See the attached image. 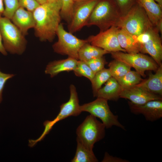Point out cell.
Instances as JSON below:
<instances>
[{
    "label": "cell",
    "mask_w": 162,
    "mask_h": 162,
    "mask_svg": "<svg viewBox=\"0 0 162 162\" xmlns=\"http://www.w3.org/2000/svg\"><path fill=\"white\" fill-rule=\"evenodd\" d=\"M62 0L40 4L32 12L35 21L34 35L41 41L52 42L60 23Z\"/></svg>",
    "instance_id": "cell-1"
},
{
    "label": "cell",
    "mask_w": 162,
    "mask_h": 162,
    "mask_svg": "<svg viewBox=\"0 0 162 162\" xmlns=\"http://www.w3.org/2000/svg\"><path fill=\"white\" fill-rule=\"evenodd\" d=\"M122 16L114 0H99L94 8L86 26H95L100 31L116 26Z\"/></svg>",
    "instance_id": "cell-2"
},
{
    "label": "cell",
    "mask_w": 162,
    "mask_h": 162,
    "mask_svg": "<svg viewBox=\"0 0 162 162\" xmlns=\"http://www.w3.org/2000/svg\"><path fill=\"white\" fill-rule=\"evenodd\" d=\"M154 26L143 9L136 2L125 15L122 16L116 27L123 29L136 37Z\"/></svg>",
    "instance_id": "cell-3"
},
{
    "label": "cell",
    "mask_w": 162,
    "mask_h": 162,
    "mask_svg": "<svg viewBox=\"0 0 162 162\" xmlns=\"http://www.w3.org/2000/svg\"><path fill=\"white\" fill-rule=\"evenodd\" d=\"M0 28L2 42L7 52L21 55L25 51L27 40L25 36L9 19L0 18Z\"/></svg>",
    "instance_id": "cell-4"
},
{
    "label": "cell",
    "mask_w": 162,
    "mask_h": 162,
    "mask_svg": "<svg viewBox=\"0 0 162 162\" xmlns=\"http://www.w3.org/2000/svg\"><path fill=\"white\" fill-rule=\"evenodd\" d=\"M105 128L102 122L90 114L77 128L76 139L88 149L93 150L94 144L104 137Z\"/></svg>",
    "instance_id": "cell-5"
},
{
    "label": "cell",
    "mask_w": 162,
    "mask_h": 162,
    "mask_svg": "<svg viewBox=\"0 0 162 162\" xmlns=\"http://www.w3.org/2000/svg\"><path fill=\"white\" fill-rule=\"evenodd\" d=\"M56 35L58 40L52 46L54 51L78 60L79 51L83 44L88 42L87 39H80L67 31L61 23L58 27Z\"/></svg>",
    "instance_id": "cell-6"
},
{
    "label": "cell",
    "mask_w": 162,
    "mask_h": 162,
    "mask_svg": "<svg viewBox=\"0 0 162 162\" xmlns=\"http://www.w3.org/2000/svg\"><path fill=\"white\" fill-rule=\"evenodd\" d=\"M107 101L105 99L97 97L92 102L80 105V110L82 112H88L99 118L106 128L116 126L125 130L124 126L118 121V116L114 115L111 111Z\"/></svg>",
    "instance_id": "cell-7"
},
{
    "label": "cell",
    "mask_w": 162,
    "mask_h": 162,
    "mask_svg": "<svg viewBox=\"0 0 162 162\" xmlns=\"http://www.w3.org/2000/svg\"><path fill=\"white\" fill-rule=\"evenodd\" d=\"M112 57L134 68L141 76L145 77L146 70L156 71L159 66L152 58L143 53L130 54L118 51L110 53Z\"/></svg>",
    "instance_id": "cell-8"
},
{
    "label": "cell",
    "mask_w": 162,
    "mask_h": 162,
    "mask_svg": "<svg viewBox=\"0 0 162 162\" xmlns=\"http://www.w3.org/2000/svg\"><path fill=\"white\" fill-rule=\"evenodd\" d=\"M70 97L68 100L60 106V111L53 120H46L44 123V130L42 134L45 136L58 122L70 116H77L81 113L76 88L73 84L70 86Z\"/></svg>",
    "instance_id": "cell-9"
},
{
    "label": "cell",
    "mask_w": 162,
    "mask_h": 162,
    "mask_svg": "<svg viewBox=\"0 0 162 162\" xmlns=\"http://www.w3.org/2000/svg\"><path fill=\"white\" fill-rule=\"evenodd\" d=\"M99 0H88L74 2L70 20L68 25L69 32L73 33L86 26L95 6Z\"/></svg>",
    "instance_id": "cell-10"
},
{
    "label": "cell",
    "mask_w": 162,
    "mask_h": 162,
    "mask_svg": "<svg viewBox=\"0 0 162 162\" xmlns=\"http://www.w3.org/2000/svg\"><path fill=\"white\" fill-rule=\"evenodd\" d=\"M118 28L112 26L106 30L100 31L95 35L89 36L87 39L88 43L105 50L110 53L112 52L126 51L120 46L117 38Z\"/></svg>",
    "instance_id": "cell-11"
},
{
    "label": "cell",
    "mask_w": 162,
    "mask_h": 162,
    "mask_svg": "<svg viewBox=\"0 0 162 162\" xmlns=\"http://www.w3.org/2000/svg\"><path fill=\"white\" fill-rule=\"evenodd\" d=\"M128 104L132 113L142 115L147 121L153 122L162 117V100H152L141 105L129 101Z\"/></svg>",
    "instance_id": "cell-12"
},
{
    "label": "cell",
    "mask_w": 162,
    "mask_h": 162,
    "mask_svg": "<svg viewBox=\"0 0 162 162\" xmlns=\"http://www.w3.org/2000/svg\"><path fill=\"white\" fill-rule=\"evenodd\" d=\"M150 38L145 44L141 45L140 52L149 54L158 66L162 64V41L159 31L154 26L150 29Z\"/></svg>",
    "instance_id": "cell-13"
},
{
    "label": "cell",
    "mask_w": 162,
    "mask_h": 162,
    "mask_svg": "<svg viewBox=\"0 0 162 162\" xmlns=\"http://www.w3.org/2000/svg\"><path fill=\"white\" fill-rule=\"evenodd\" d=\"M162 96L152 94L136 86L123 89L120 98L128 99L136 105L143 104L150 101L162 100Z\"/></svg>",
    "instance_id": "cell-14"
},
{
    "label": "cell",
    "mask_w": 162,
    "mask_h": 162,
    "mask_svg": "<svg viewBox=\"0 0 162 162\" xmlns=\"http://www.w3.org/2000/svg\"><path fill=\"white\" fill-rule=\"evenodd\" d=\"M11 20L25 36L28 35L29 30L34 28L35 25L33 13L20 7L15 10Z\"/></svg>",
    "instance_id": "cell-15"
},
{
    "label": "cell",
    "mask_w": 162,
    "mask_h": 162,
    "mask_svg": "<svg viewBox=\"0 0 162 162\" xmlns=\"http://www.w3.org/2000/svg\"><path fill=\"white\" fill-rule=\"evenodd\" d=\"M154 74L150 73L148 78L136 85L153 94L162 96V64Z\"/></svg>",
    "instance_id": "cell-16"
},
{
    "label": "cell",
    "mask_w": 162,
    "mask_h": 162,
    "mask_svg": "<svg viewBox=\"0 0 162 162\" xmlns=\"http://www.w3.org/2000/svg\"><path fill=\"white\" fill-rule=\"evenodd\" d=\"M145 11L153 25L158 28L162 25V8L154 0H136Z\"/></svg>",
    "instance_id": "cell-17"
},
{
    "label": "cell",
    "mask_w": 162,
    "mask_h": 162,
    "mask_svg": "<svg viewBox=\"0 0 162 162\" xmlns=\"http://www.w3.org/2000/svg\"><path fill=\"white\" fill-rule=\"evenodd\" d=\"M78 60L68 57L65 59L50 62L46 68L45 73L52 78L62 72L73 71L76 67Z\"/></svg>",
    "instance_id": "cell-18"
},
{
    "label": "cell",
    "mask_w": 162,
    "mask_h": 162,
    "mask_svg": "<svg viewBox=\"0 0 162 162\" xmlns=\"http://www.w3.org/2000/svg\"><path fill=\"white\" fill-rule=\"evenodd\" d=\"M122 90L117 81L112 76L106 82L105 86L98 91L95 97L107 100L117 101L120 98Z\"/></svg>",
    "instance_id": "cell-19"
},
{
    "label": "cell",
    "mask_w": 162,
    "mask_h": 162,
    "mask_svg": "<svg viewBox=\"0 0 162 162\" xmlns=\"http://www.w3.org/2000/svg\"><path fill=\"white\" fill-rule=\"evenodd\" d=\"M117 38L120 46L130 54L140 52V45L133 36L122 28H118Z\"/></svg>",
    "instance_id": "cell-20"
},
{
    "label": "cell",
    "mask_w": 162,
    "mask_h": 162,
    "mask_svg": "<svg viewBox=\"0 0 162 162\" xmlns=\"http://www.w3.org/2000/svg\"><path fill=\"white\" fill-rule=\"evenodd\" d=\"M109 52L88 42L83 44L78 52V60L85 62L93 58L103 56Z\"/></svg>",
    "instance_id": "cell-21"
},
{
    "label": "cell",
    "mask_w": 162,
    "mask_h": 162,
    "mask_svg": "<svg viewBox=\"0 0 162 162\" xmlns=\"http://www.w3.org/2000/svg\"><path fill=\"white\" fill-rule=\"evenodd\" d=\"M75 154L71 160V162H97L98 160L95 155L93 150L86 147L78 140Z\"/></svg>",
    "instance_id": "cell-22"
},
{
    "label": "cell",
    "mask_w": 162,
    "mask_h": 162,
    "mask_svg": "<svg viewBox=\"0 0 162 162\" xmlns=\"http://www.w3.org/2000/svg\"><path fill=\"white\" fill-rule=\"evenodd\" d=\"M108 66L112 76L117 81L130 71L131 68L126 63L115 59L110 62Z\"/></svg>",
    "instance_id": "cell-23"
},
{
    "label": "cell",
    "mask_w": 162,
    "mask_h": 162,
    "mask_svg": "<svg viewBox=\"0 0 162 162\" xmlns=\"http://www.w3.org/2000/svg\"><path fill=\"white\" fill-rule=\"evenodd\" d=\"M112 77L109 69L104 68L96 73L91 81L94 97L102 86Z\"/></svg>",
    "instance_id": "cell-24"
},
{
    "label": "cell",
    "mask_w": 162,
    "mask_h": 162,
    "mask_svg": "<svg viewBox=\"0 0 162 162\" xmlns=\"http://www.w3.org/2000/svg\"><path fill=\"white\" fill-rule=\"evenodd\" d=\"M143 80L138 73L130 70L117 81L123 89H125L135 86Z\"/></svg>",
    "instance_id": "cell-25"
},
{
    "label": "cell",
    "mask_w": 162,
    "mask_h": 162,
    "mask_svg": "<svg viewBox=\"0 0 162 162\" xmlns=\"http://www.w3.org/2000/svg\"><path fill=\"white\" fill-rule=\"evenodd\" d=\"M76 76H84L90 81L92 80L95 74L90 67L84 61L78 60L76 68L73 71Z\"/></svg>",
    "instance_id": "cell-26"
},
{
    "label": "cell",
    "mask_w": 162,
    "mask_h": 162,
    "mask_svg": "<svg viewBox=\"0 0 162 162\" xmlns=\"http://www.w3.org/2000/svg\"><path fill=\"white\" fill-rule=\"evenodd\" d=\"M62 6L61 10L62 18L68 23L70 21L73 5L74 0H62Z\"/></svg>",
    "instance_id": "cell-27"
},
{
    "label": "cell",
    "mask_w": 162,
    "mask_h": 162,
    "mask_svg": "<svg viewBox=\"0 0 162 162\" xmlns=\"http://www.w3.org/2000/svg\"><path fill=\"white\" fill-rule=\"evenodd\" d=\"M4 10L2 15L11 20L15 10L19 7V0H3Z\"/></svg>",
    "instance_id": "cell-28"
},
{
    "label": "cell",
    "mask_w": 162,
    "mask_h": 162,
    "mask_svg": "<svg viewBox=\"0 0 162 162\" xmlns=\"http://www.w3.org/2000/svg\"><path fill=\"white\" fill-rule=\"evenodd\" d=\"M85 62L95 74L103 69L107 63L103 56L94 58Z\"/></svg>",
    "instance_id": "cell-29"
},
{
    "label": "cell",
    "mask_w": 162,
    "mask_h": 162,
    "mask_svg": "<svg viewBox=\"0 0 162 162\" xmlns=\"http://www.w3.org/2000/svg\"><path fill=\"white\" fill-rule=\"evenodd\" d=\"M122 16L125 15L136 3V0H114Z\"/></svg>",
    "instance_id": "cell-30"
},
{
    "label": "cell",
    "mask_w": 162,
    "mask_h": 162,
    "mask_svg": "<svg viewBox=\"0 0 162 162\" xmlns=\"http://www.w3.org/2000/svg\"><path fill=\"white\" fill-rule=\"evenodd\" d=\"M19 6L33 12L40 5L36 0H19Z\"/></svg>",
    "instance_id": "cell-31"
},
{
    "label": "cell",
    "mask_w": 162,
    "mask_h": 162,
    "mask_svg": "<svg viewBox=\"0 0 162 162\" xmlns=\"http://www.w3.org/2000/svg\"><path fill=\"white\" fill-rule=\"evenodd\" d=\"M14 76L13 74L4 73L0 70V103L2 100V92L5 83L8 80Z\"/></svg>",
    "instance_id": "cell-32"
},
{
    "label": "cell",
    "mask_w": 162,
    "mask_h": 162,
    "mask_svg": "<svg viewBox=\"0 0 162 162\" xmlns=\"http://www.w3.org/2000/svg\"><path fill=\"white\" fill-rule=\"evenodd\" d=\"M102 162H128V160L118 158L116 156H113L110 155L106 152Z\"/></svg>",
    "instance_id": "cell-33"
},
{
    "label": "cell",
    "mask_w": 162,
    "mask_h": 162,
    "mask_svg": "<svg viewBox=\"0 0 162 162\" xmlns=\"http://www.w3.org/2000/svg\"><path fill=\"white\" fill-rule=\"evenodd\" d=\"M150 29L148 31L135 37L137 41L140 46L147 42L149 40L150 37Z\"/></svg>",
    "instance_id": "cell-34"
},
{
    "label": "cell",
    "mask_w": 162,
    "mask_h": 162,
    "mask_svg": "<svg viewBox=\"0 0 162 162\" xmlns=\"http://www.w3.org/2000/svg\"><path fill=\"white\" fill-rule=\"evenodd\" d=\"M2 16V15L0 14V18ZM0 52L4 56L7 55V52L5 50L3 45L2 40V38L0 28Z\"/></svg>",
    "instance_id": "cell-35"
},
{
    "label": "cell",
    "mask_w": 162,
    "mask_h": 162,
    "mask_svg": "<svg viewBox=\"0 0 162 162\" xmlns=\"http://www.w3.org/2000/svg\"><path fill=\"white\" fill-rule=\"evenodd\" d=\"M4 10V6L3 0H0V14L2 15Z\"/></svg>",
    "instance_id": "cell-36"
},
{
    "label": "cell",
    "mask_w": 162,
    "mask_h": 162,
    "mask_svg": "<svg viewBox=\"0 0 162 162\" xmlns=\"http://www.w3.org/2000/svg\"><path fill=\"white\" fill-rule=\"evenodd\" d=\"M162 8V0H154Z\"/></svg>",
    "instance_id": "cell-37"
},
{
    "label": "cell",
    "mask_w": 162,
    "mask_h": 162,
    "mask_svg": "<svg viewBox=\"0 0 162 162\" xmlns=\"http://www.w3.org/2000/svg\"><path fill=\"white\" fill-rule=\"evenodd\" d=\"M40 4H41L47 2L46 0H36Z\"/></svg>",
    "instance_id": "cell-38"
},
{
    "label": "cell",
    "mask_w": 162,
    "mask_h": 162,
    "mask_svg": "<svg viewBox=\"0 0 162 162\" xmlns=\"http://www.w3.org/2000/svg\"><path fill=\"white\" fill-rule=\"evenodd\" d=\"M87 0H74V2L85 1H87Z\"/></svg>",
    "instance_id": "cell-39"
},
{
    "label": "cell",
    "mask_w": 162,
    "mask_h": 162,
    "mask_svg": "<svg viewBox=\"0 0 162 162\" xmlns=\"http://www.w3.org/2000/svg\"><path fill=\"white\" fill-rule=\"evenodd\" d=\"M56 0H46L48 2H52L55 1Z\"/></svg>",
    "instance_id": "cell-40"
}]
</instances>
